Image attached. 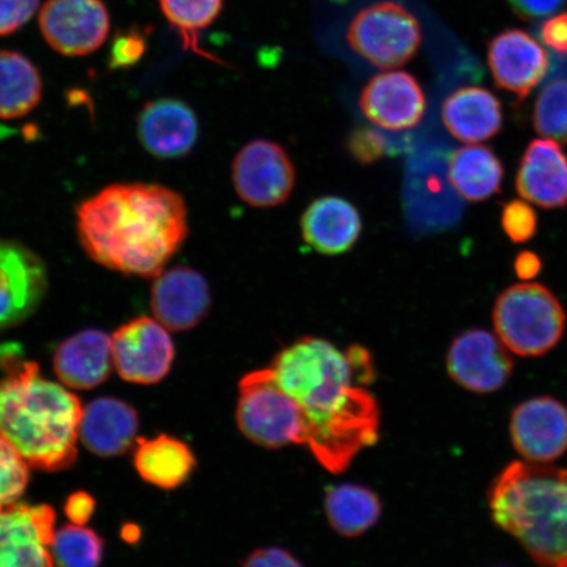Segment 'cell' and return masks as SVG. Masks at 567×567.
Returning <instances> with one entry per match:
<instances>
[{
    "label": "cell",
    "mask_w": 567,
    "mask_h": 567,
    "mask_svg": "<svg viewBox=\"0 0 567 567\" xmlns=\"http://www.w3.org/2000/svg\"><path fill=\"white\" fill-rule=\"evenodd\" d=\"M501 224L503 231L514 244L528 243L538 229L537 213L527 202L514 198L502 207Z\"/></svg>",
    "instance_id": "obj_32"
},
{
    "label": "cell",
    "mask_w": 567,
    "mask_h": 567,
    "mask_svg": "<svg viewBox=\"0 0 567 567\" xmlns=\"http://www.w3.org/2000/svg\"><path fill=\"white\" fill-rule=\"evenodd\" d=\"M496 336L508 351L522 358L543 357L563 339L566 311L556 295L538 282L508 287L493 310Z\"/></svg>",
    "instance_id": "obj_5"
},
{
    "label": "cell",
    "mask_w": 567,
    "mask_h": 567,
    "mask_svg": "<svg viewBox=\"0 0 567 567\" xmlns=\"http://www.w3.org/2000/svg\"><path fill=\"white\" fill-rule=\"evenodd\" d=\"M540 39L553 52L567 55V11L544 21Z\"/></svg>",
    "instance_id": "obj_35"
},
{
    "label": "cell",
    "mask_w": 567,
    "mask_h": 567,
    "mask_svg": "<svg viewBox=\"0 0 567 567\" xmlns=\"http://www.w3.org/2000/svg\"><path fill=\"white\" fill-rule=\"evenodd\" d=\"M517 18L534 21L553 16L567 3V0H508Z\"/></svg>",
    "instance_id": "obj_37"
},
{
    "label": "cell",
    "mask_w": 567,
    "mask_h": 567,
    "mask_svg": "<svg viewBox=\"0 0 567 567\" xmlns=\"http://www.w3.org/2000/svg\"><path fill=\"white\" fill-rule=\"evenodd\" d=\"M137 136L141 145L155 158L186 157L198 140L196 113L177 99H157L140 112Z\"/></svg>",
    "instance_id": "obj_17"
},
{
    "label": "cell",
    "mask_w": 567,
    "mask_h": 567,
    "mask_svg": "<svg viewBox=\"0 0 567 567\" xmlns=\"http://www.w3.org/2000/svg\"><path fill=\"white\" fill-rule=\"evenodd\" d=\"M487 65L496 86L520 104L547 76L549 55L534 35L507 28L488 42Z\"/></svg>",
    "instance_id": "obj_13"
},
{
    "label": "cell",
    "mask_w": 567,
    "mask_h": 567,
    "mask_svg": "<svg viewBox=\"0 0 567 567\" xmlns=\"http://www.w3.org/2000/svg\"><path fill=\"white\" fill-rule=\"evenodd\" d=\"M300 226L303 243L329 257L350 251L363 231L358 208L339 196L311 202L302 213Z\"/></svg>",
    "instance_id": "obj_20"
},
{
    "label": "cell",
    "mask_w": 567,
    "mask_h": 567,
    "mask_svg": "<svg viewBox=\"0 0 567 567\" xmlns=\"http://www.w3.org/2000/svg\"><path fill=\"white\" fill-rule=\"evenodd\" d=\"M120 378L133 384H158L172 371L175 346L165 326L151 317L134 318L112 336Z\"/></svg>",
    "instance_id": "obj_8"
},
{
    "label": "cell",
    "mask_w": 567,
    "mask_h": 567,
    "mask_svg": "<svg viewBox=\"0 0 567 567\" xmlns=\"http://www.w3.org/2000/svg\"><path fill=\"white\" fill-rule=\"evenodd\" d=\"M39 25L53 51L83 56L104 44L111 31V18L103 0H47Z\"/></svg>",
    "instance_id": "obj_10"
},
{
    "label": "cell",
    "mask_w": 567,
    "mask_h": 567,
    "mask_svg": "<svg viewBox=\"0 0 567 567\" xmlns=\"http://www.w3.org/2000/svg\"><path fill=\"white\" fill-rule=\"evenodd\" d=\"M154 279L152 311L167 330L194 329L208 316L212 305L209 284L196 269L177 266L162 271Z\"/></svg>",
    "instance_id": "obj_16"
},
{
    "label": "cell",
    "mask_w": 567,
    "mask_h": 567,
    "mask_svg": "<svg viewBox=\"0 0 567 567\" xmlns=\"http://www.w3.org/2000/svg\"><path fill=\"white\" fill-rule=\"evenodd\" d=\"M104 542L95 530L68 524L55 532L52 556L56 567H99Z\"/></svg>",
    "instance_id": "obj_28"
},
{
    "label": "cell",
    "mask_w": 567,
    "mask_h": 567,
    "mask_svg": "<svg viewBox=\"0 0 567 567\" xmlns=\"http://www.w3.org/2000/svg\"><path fill=\"white\" fill-rule=\"evenodd\" d=\"M78 238L95 264L113 272L155 278L188 237V209L172 188L118 183L75 210Z\"/></svg>",
    "instance_id": "obj_2"
},
{
    "label": "cell",
    "mask_w": 567,
    "mask_h": 567,
    "mask_svg": "<svg viewBox=\"0 0 567 567\" xmlns=\"http://www.w3.org/2000/svg\"><path fill=\"white\" fill-rule=\"evenodd\" d=\"M55 513L48 505H13L0 512V567H55Z\"/></svg>",
    "instance_id": "obj_12"
},
{
    "label": "cell",
    "mask_w": 567,
    "mask_h": 567,
    "mask_svg": "<svg viewBox=\"0 0 567 567\" xmlns=\"http://www.w3.org/2000/svg\"><path fill=\"white\" fill-rule=\"evenodd\" d=\"M517 193L543 209L567 207V154L553 140H534L516 173Z\"/></svg>",
    "instance_id": "obj_18"
},
{
    "label": "cell",
    "mask_w": 567,
    "mask_h": 567,
    "mask_svg": "<svg viewBox=\"0 0 567 567\" xmlns=\"http://www.w3.org/2000/svg\"><path fill=\"white\" fill-rule=\"evenodd\" d=\"M514 449L532 464H548L567 451V409L551 396H537L513 411Z\"/></svg>",
    "instance_id": "obj_15"
},
{
    "label": "cell",
    "mask_w": 567,
    "mask_h": 567,
    "mask_svg": "<svg viewBox=\"0 0 567 567\" xmlns=\"http://www.w3.org/2000/svg\"><path fill=\"white\" fill-rule=\"evenodd\" d=\"M234 188L254 208L279 207L292 195L296 167L286 148L268 140L248 142L234 158Z\"/></svg>",
    "instance_id": "obj_7"
},
{
    "label": "cell",
    "mask_w": 567,
    "mask_h": 567,
    "mask_svg": "<svg viewBox=\"0 0 567 567\" xmlns=\"http://www.w3.org/2000/svg\"><path fill=\"white\" fill-rule=\"evenodd\" d=\"M133 463L142 480L163 491H174L187 482L196 467L193 450L179 439L159 435L138 439Z\"/></svg>",
    "instance_id": "obj_23"
},
{
    "label": "cell",
    "mask_w": 567,
    "mask_h": 567,
    "mask_svg": "<svg viewBox=\"0 0 567 567\" xmlns=\"http://www.w3.org/2000/svg\"><path fill=\"white\" fill-rule=\"evenodd\" d=\"M347 151L354 161L364 166L401 152L394 138H389L386 133L370 126L358 127L350 134Z\"/></svg>",
    "instance_id": "obj_31"
},
{
    "label": "cell",
    "mask_w": 567,
    "mask_h": 567,
    "mask_svg": "<svg viewBox=\"0 0 567 567\" xmlns=\"http://www.w3.org/2000/svg\"><path fill=\"white\" fill-rule=\"evenodd\" d=\"M25 461L0 437V512L17 503L24 494L30 472Z\"/></svg>",
    "instance_id": "obj_30"
},
{
    "label": "cell",
    "mask_w": 567,
    "mask_h": 567,
    "mask_svg": "<svg viewBox=\"0 0 567 567\" xmlns=\"http://www.w3.org/2000/svg\"><path fill=\"white\" fill-rule=\"evenodd\" d=\"M113 360L112 337L96 329H87L69 337L56 347L53 368L63 385L90 390L110 379Z\"/></svg>",
    "instance_id": "obj_19"
},
{
    "label": "cell",
    "mask_w": 567,
    "mask_h": 567,
    "mask_svg": "<svg viewBox=\"0 0 567 567\" xmlns=\"http://www.w3.org/2000/svg\"><path fill=\"white\" fill-rule=\"evenodd\" d=\"M347 44L372 66L393 70L406 65L420 52V20L406 6L380 0L354 13L347 28Z\"/></svg>",
    "instance_id": "obj_6"
},
{
    "label": "cell",
    "mask_w": 567,
    "mask_h": 567,
    "mask_svg": "<svg viewBox=\"0 0 567 567\" xmlns=\"http://www.w3.org/2000/svg\"><path fill=\"white\" fill-rule=\"evenodd\" d=\"M373 358L363 346L344 351L303 337L239 381L238 429L267 450L305 446L323 470L339 474L379 442V402L368 386Z\"/></svg>",
    "instance_id": "obj_1"
},
{
    "label": "cell",
    "mask_w": 567,
    "mask_h": 567,
    "mask_svg": "<svg viewBox=\"0 0 567 567\" xmlns=\"http://www.w3.org/2000/svg\"><path fill=\"white\" fill-rule=\"evenodd\" d=\"M532 124L538 136L567 145V80L550 82L540 91Z\"/></svg>",
    "instance_id": "obj_29"
},
{
    "label": "cell",
    "mask_w": 567,
    "mask_h": 567,
    "mask_svg": "<svg viewBox=\"0 0 567 567\" xmlns=\"http://www.w3.org/2000/svg\"><path fill=\"white\" fill-rule=\"evenodd\" d=\"M224 2L225 0H159V7L168 23L181 34L187 51L223 63L217 56L203 51L198 34L221 16Z\"/></svg>",
    "instance_id": "obj_27"
},
{
    "label": "cell",
    "mask_w": 567,
    "mask_h": 567,
    "mask_svg": "<svg viewBox=\"0 0 567 567\" xmlns=\"http://www.w3.org/2000/svg\"><path fill=\"white\" fill-rule=\"evenodd\" d=\"M48 286V269L38 254L17 240L0 239V332L30 319Z\"/></svg>",
    "instance_id": "obj_9"
},
{
    "label": "cell",
    "mask_w": 567,
    "mask_h": 567,
    "mask_svg": "<svg viewBox=\"0 0 567 567\" xmlns=\"http://www.w3.org/2000/svg\"><path fill=\"white\" fill-rule=\"evenodd\" d=\"M442 120L452 137L466 144H478L502 131V103L487 89L461 87L445 99Z\"/></svg>",
    "instance_id": "obj_22"
},
{
    "label": "cell",
    "mask_w": 567,
    "mask_h": 567,
    "mask_svg": "<svg viewBox=\"0 0 567 567\" xmlns=\"http://www.w3.org/2000/svg\"><path fill=\"white\" fill-rule=\"evenodd\" d=\"M244 567H303L292 553L279 547L260 548L246 558Z\"/></svg>",
    "instance_id": "obj_36"
},
{
    "label": "cell",
    "mask_w": 567,
    "mask_h": 567,
    "mask_svg": "<svg viewBox=\"0 0 567 567\" xmlns=\"http://www.w3.org/2000/svg\"><path fill=\"white\" fill-rule=\"evenodd\" d=\"M0 437L33 470H68L78 457L83 409L76 395L40 374L34 361L0 349Z\"/></svg>",
    "instance_id": "obj_3"
},
{
    "label": "cell",
    "mask_w": 567,
    "mask_h": 567,
    "mask_svg": "<svg viewBox=\"0 0 567 567\" xmlns=\"http://www.w3.org/2000/svg\"><path fill=\"white\" fill-rule=\"evenodd\" d=\"M40 71L24 54L0 51V118L17 120L41 102Z\"/></svg>",
    "instance_id": "obj_26"
},
{
    "label": "cell",
    "mask_w": 567,
    "mask_h": 567,
    "mask_svg": "<svg viewBox=\"0 0 567 567\" xmlns=\"http://www.w3.org/2000/svg\"><path fill=\"white\" fill-rule=\"evenodd\" d=\"M95 507L94 496L86 492H76L69 496L65 503V514L76 526H86L95 513Z\"/></svg>",
    "instance_id": "obj_38"
},
{
    "label": "cell",
    "mask_w": 567,
    "mask_h": 567,
    "mask_svg": "<svg viewBox=\"0 0 567 567\" xmlns=\"http://www.w3.org/2000/svg\"><path fill=\"white\" fill-rule=\"evenodd\" d=\"M359 105L373 125L402 132L422 122L427 101L413 74L393 69L368 81L360 92Z\"/></svg>",
    "instance_id": "obj_14"
},
{
    "label": "cell",
    "mask_w": 567,
    "mask_h": 567,
    "mask_svg": "<svg viewBox=\"0 0 567 567\" xmlns=\"http://www.w3.org/2000/svg\"><path fill=\"white\" fill-rule=\"evenodd\" d=\"M324 513L339 536L353 538L367 534L379 523L382 503L370 487L340 484L326 492Z\"/></svg>",
    "instance_id": "obj_25"
},
{
    "label": "cell",
    "mask_w": 567,
    "mask_h": 567,
    "mask_svg": "<svg viewBox=\"0 0 567 567\" xmlns=\"http://www.w3.org/2000/svg\"><path fill=\"white\" fill-rule=\"evenodd\" d=\"M515 272L522 280H530L542 272L543 261L536 252L523 251L515 259Z\"/></svg>",
    "instance_id": "obj_39"
},
{
    "label": "cell",
    "mask_w": 567,
    "mask_h": 567,
    "mask_svg": "<svg viewBox=\"0 0 567 567\" xmlns=\"http://www.w3.org/2000/svg\"><path fill=\"white\" fill-rule=\"evenodd\" d=\"M514 361L507 347L491 332L473 329L453 340L446 372L456 384L477 394L494 393L507 384Z\"/></svg>",
    "instance_id": "obj_11"
},
{
    "label": "cell",
    "mask_w": 567,
    "mask_h": 567,
    "mask_svg": "<svg viewBox=\"0 0 567 567\" xmlns=\"http://www.w3.org/2000/svg\"><path fill=\"white\" fill-rule=\"evenodd\" d=\"M137 431V411L122 400L104 396L83 410L80 437L97 456L123 455L136 442Z\"/></svg>",
    "instance_id": "obj_21"
},
{
    "label": "cell",
    "mask_w": 567,
    "mask_h": 567,
    "mask_svg": "<svg viewBox=\"0 0 567 567\" xmlns=\"http://www.w3.org/2000/svg\"><path fill=\"white\" fill-rule=\"evenodd\" d=\"M146 35L138 28L120 31L112 41L110 68L118 70L136 65L146 53Z\"/></svg>",
    "instance_id": "obj_33"
},
{
    "label": "cell",
    "mask_w": 567,
    "mask_h": 567,
    "mask_svg": "<svg viewBox=\"0 0 567 567\" xmlns=\"http://www.w3.org/2000/svg\"><path fill=\"white\" fill-rule=\"evenodd\" d=\"M505 167L491 147L471 145L453 152L449 179L466 202L481 203L501 193Z\"/></svg>",
    "instance_id": "obj_24"
},
{
    "label": "cell",
    "mask_w": 567,
    "mask_h": 567,
    "mask_svg": "<svg viewBox=\"0 0 567 567\" xmlns=\"http://www.w3.org/2000/svg\"><path fill=\"white\" fill-rule=\"evenodd\" d=\"M488 507L538 565L567 567V470L516 461L495 480Z\"/></svg>",
    "instance_id": "obj_4"
},
{
    "label": "cell",
    "mask_w": 567,
    "mask_h": 567,
    "mask_svg": "<svg viewBox=\"0 0 567 567\" xmlns=\"http://www.w3.org/2000/svg\"><path fill=\"white\" fill-rule=\"evenodd\" d=\"M40 0H0V38L24 27L38 11Z\"/></svg>",
    "instance_id": "obj_34"
}]
</instances>
